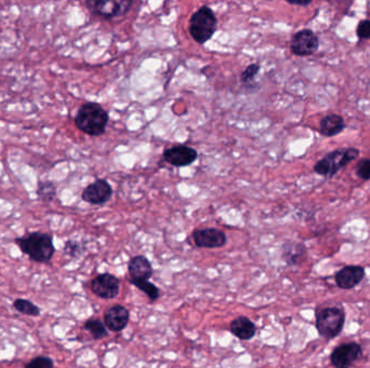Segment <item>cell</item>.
I'll return each mask as SVG.
<instances>
[{
	"label": "cell",
	"mask_w": 370,
	"mask_h": 368,
	"mask_svg": "<svg viewBox=\"0 0 370 368\" xmlns=\"http://www.w3.org/2000/svg\"><path fill=\"white\" fill-rule=\"evenodd\" d=\"M110 115L98 103H85L75 116V126L87 135L100 136L106 133Z\"/></svg>",
	"instance_id": "obj_1"
},
{
	"label": "cell",
	"mask_w": 370,
	"mask_h": 368,
	"mask_svg": "<svg viewBox=\"0 0 370 368\" xmlns=\"http://www.w3.org/2000/svg\"><path fill=\"white\" fill-rule=\"evenodd\" d=\"M346 310L341 304L318 306L315 310V327L322 339L337 338L341 334L346 324Z\"/></svg>",
	"instance_id": "obj_2"
},
{
	"label": "cell",
	"mask_w": 370,
	"mask_h": 368,
	"mask_svg": "<svg viewBox=\"0 0 370 368\" xmlns=\"http://www.w3.org/2000/svg\"><path fill=\"white\" fill-rule=\"evenodd\" d=\"M15 242L22 253H24L35 263H49L55 255L53 237L49 233L35 231L24 237H17Z\"/></svg>",
	"instance_id": "obj_3"
},
{
	"label": "cell",
	"mask_w": 370,
	"mask_h": 368,
	"mask_svg": "<svg viewBox=\"0 0 370 368\" xmlns=\"http://www.w3.org/2000/svg\"><path fill=\"white\" fill-rule=\"evenodd\" d=\"M218 19L211 8L203 6L190 19V34L197 43H207L217 31Z\"/></svg>",
	"instance_id": "obj_4"
},
{
	"label": "cell",
	"mask_w": 370,
	"mask_h": 368,
	"mask_svg": "<svg viewBox=\"0 0 370 368\" xmlns=\"http://www.w3.org/2000/svg\"><path fill=\"white\" fill-rule=\"evenodd\" d=\"M358 156H360V150L357 148H339L326 154L325 157L316 162L314 171L318 175L332 177L340 170L354 161Z\"/></svg>",
	"instance_id": "obj_5"
},
{
	"label": "cell",
	"mask_w": 370,
	"mask_h": 368,
	"mask_svg": "<svg viewBox=\"0 0 370 368\" xmlns=\"http://www.w3.org/2000/svg\"><path fill=\"white\" fill-rule=\"evenodd\" d=\"M364 355L363 347L356 341L344 342L332 349L330 364L334 368H352Z\"/></svg>",
	"instance_id": "obj_6"
},
{
	"label": "cell",
	"mask_w": 370,
	"mask_h": 368,
	"mask_svg": "<svg viewBox=\"0 0 370 368\" xmlns=\"http://www.w3.org/2000/svg\"><path fill=\"white\" fill-rule=\"evenodd\" d=\"M132 5L134 3L131 0H88L86 3L87 8L92 15L106 20L124 17L130 11Z\"/></svg>",
	"instance_id": "obj_7"
},
{
	"label": "cell",
	"mask_w": 370,
	"mask_h": 368,
	"mask_svg": "<svg viewBox=\"0 0 370 368\" xmlns=\"http://www.w3.org/2000/svg\"><path fill=\"white\" fill-rule=\"evenodd\" d=\"M320 47V39L313 31L302 29L292 36L290 51L297 57H308L314 54Z\"/></svg>",
	"instance_id": "obj_8"
},
{
	"label": "cell",
	"mask_w": 370,
	"mask_h": 368,
	"mask_svg": "<svg viewBox=\"0 0 370 368\" xmlns=\"http://www.w3.org/2000/svg\"><path fill=\"white\" fill-rule=\"evenodd\" d=\"M366 269L361 265H348L334 273V283L341 290H353L363 282Z\"/></svg>",
	"instance_id": "obj_9"
},
{
	"label": "cell",
	"mask_w": 370,
	"mask_h": 368,
	"mask_svg": "<svg viewBox=\"0 0 370 368\" xmlns=\"http://www.w3.org/2000/svg\"><path fill=\"white\" fill-rule=\"evenodd\" d=\"M120 279L111 273H102L91 282V290L102 300H114L120 294Z\"/></svg>",
	"instance_id": "obj_10"
},
{
	"label": "cell",
	"mask_w": 370,
	"mask_h": 368,
	"mask_svg": "<svg viewBox=\"0 0 370 368\" xmlns=\"http://www.w3.org/2000/svg\"><path fill=\"white\" fill-rule=\"evenodd\" d=\"M113 188L106 179H97L87 186L82 193V199L92 205H102L112 198Z\"/></svg>",
	"instance_id": "obj_11"
},
{
	"label": "cell",
	"mask_w": 370,
	"mask_h": 368,
	"mask_svg": "<svg viewBox=\"0 0 370 368\" xmlns=\"http://www.w3.org/2000/svg\"><path fill=\"white\" fill-rule=\"evenodd\" d=\"M164 160L177 168L191 165L199 158V152L187 145H176L164 152Z\"/></svg>",
	"instance_id": "obj_12"
},
{
	"label": "cell",
	"mask_w": 370,
	"mask_h": 368,
	"mask_svg": "<svg viewBox=\"0 0 370 368\" xmlns=\"http://www.w3.org/2000/svg\"><path fill=\"white\" fill-rule=\"evenodd\" d=\"M192 237L196 246L201 249H219L227 242V235L215 228L196 229Z\"/></svg>",
	"instance_id": "obj_13"
},
{
	"label": "cell",
	"mask_w": 370,
	"mask_h": 368,
	"mask_svg": "<svg viewBox=\"0 0 370 368\" xmlns=\"http://www.w3.org/2000/svg\"><path fill=\"white\" fill-rule=\"evenodd\" d=\"M129 310L122 304L110 307L104 314V324L112 332H122L129 323Z\"/></svg>",
	"instance_id": "obj_14"
},
{
	"label": "cell",
	"mask_w": 370,
	"mask_h": 368,
	"mask_svg": "<svg viewBox=\"0 0 370 368\" xmlns=\"http://www.w3.org/2000/svg\"><path fill=\"white\" fill-rule=\"evenodd\" d=\"M308 249L306 244L297 241H287L282 246V258L288 266H298L306 259Z\"/></svg>",
	"instance_id": "obj_15"
},
{
	"label": "cell",
	"mask_w": 370,
	"mask_h": 368,
	"mask_svg": "<svg viewBox=\"0 0 370 368\" xmlns=\"http://www.w3.org/2000/svg\"><path fill=\"white\" fill-rule=\"evenodd\" d=\"M128 270H129L131 280L134 281H148L153 276V267H152L151 261L142 255H138L131 258Z\"/></svg>",
	"instance_id": "obj_16"
},
{
	"label": "cell",
	"mask_w": 370,
	"mask_h": 368,
	"mask_svg": "<svg viewBox=\"0 0 370 368\" xmlns=\"http://www.w3.org/2000/svg\"><path fill=\"white\" fill-rule=\"evenodd\" d=\"M229 330L239 339L250 340L256 336L257 326L250 318L239 316L231 322Z\"/></svg>",
	"instance_id": "obj_17"
},
{
	"label": "cell",
	"mask_w": 370,
	"mask_h": 368,
	"mask_svg": "<svg viewBox=\"0 0 370 368\" xmlns=\"http://www.w3.org/2000/svg\"><path fill=\"white\" fill-rule=\"evenodd\" d=\"M346 128L344 119L340 115L329 114L320 120V132L326 138H332L341 133Z\"/></svg>",
	"instance_id": "obj_18"
},
{
	"label": "cell",
	"mask_w": 370,
	"mask_h": 368,
	"mask_svg": "<svg viewBox=\"0 0 370 368\" xmlns=\"http://www.w3.org/2000/svg\"><path fill=\"white\" fill-rule=\"evenodd\" d=\"M84 328L88 330L91 336L96 340L103 339L108 336L106 324H103L102 321L99 320V318H91V320L87 321L86 323L84 324Z\"/></svg>",
	"instance_id": "obj_19"
},
{
	"label": "cell",
	"mask_w": 370,
	"mask_h": 368,
	"mask_svg": "<svg viewBox=\"0 0 370 368\" xmlns=\"http://www.w3.org/2000/svg\"><path fill=\"white\" fill-rule=\"evenodd\" d=\"M36 193L41 201L51 202L55 199V195H57V188H55V185L52 182H39Z\"/></svg>",
	"instance_id": "obj_20"
},
{
	"label": "cell",
	"mask_w": 370,
	"mask_h": 368,
	"mask_svg": "<svg viewBox=\"0 0 370 368\" xmlns=\"http://www.w3.org/2000/svg\"><path fill=\"white\" fill-rule=\"evenodd\" d=\"M13 307L15 310L19 311L20 314H25V316H41V309L38 306L33 304L27 300H22V298H17L13 302Z\"/></svg>",
	"instance_id": "obj_21"
},
{
	"label": "cell",
	"mask_w": 370,
	"mask_h": 368,
	"mask_svg": "<svg viewBox=\"0 0 370 368\" xmlns=\"http://www.w3.org/2000/svg\"><path fill=\"white\" fill-rule=\"evenodd\" d=\"M131 284H134V286L138 288V290H142L146 296L150 298V300L152 302H156V300L159 298V288L156 286L153 283L148 282V281H134L130 280Z\"/></svg>",
	"instance_id": "obj_22"
},
{
	"label": "cell",
	"mask_w": 370,
	"mask_h": 368,
	"mask_svg": "<svg viewBox=\"0 0 370 368\" xmlns=\"http://www.w3.org/2000/svg\"><path fill=\"white\" fill-rule=\"evenodd\" d=\"M24 368H55V363L49 356L39 355L31 360Z\"/></svg>",
	"instance_id": "obj_23"
},
{
	"label": "cell",
	"mask_w": 370,
	"mask_h": 368,
	"mask_svg": "<svg viewBox=\"0 0 370 368\" xmlns=\"http://www.w3.org/2000/svg\"><path fill=\"white\" fill-rule=\"evenodd\" d=\"M260 71V65L259 64H251L245 69L241 75V81L243 84H250L253 82L255 78H256L257 75L259 74Z\"/></svg>",
	"instance_id": "obj_24"
},
{
	"label": "cell",
	"mask_w": 370,
	"mask_h": 368,
	"mask_svg": "<svg viewBox=\"0 0 370 368\" xmlns=\"http://www.w3.org/2000/svg\"><path fill=\"white\" fill-rule=\"evenodd\" d=\"M64 252L72 257H78L84 252L82 244L74 240H69L65 243Z\"/></svg>",
	"instance_id": "obj_25"
},
{
	"label": "cell",
	"mask_w": 370,
	"mask_h": 368,
	"mask_svg": "<svg viewBox=\"0 0 370 368\" xmlns=\"http://www.w3.org/2000/svg\"><path fill=\"white\" fill-rule=\"evenodd\" d=\"M356 174L358 177L362 178L363 181H369L370 179V159L362 160L356 166Z\"/></svg>",
	"instance_id": "obj_26"
},
{
	"label": "cell",
	"mask_w": 370,
	"mask_h": 368,
	"mask_svg": "<svg viewBox=\"0 0 370 368\" xmlns=\"http://www.w3.org/2000/svg\"><path fill=\"white\" fill-rule=\"evenodd\" d=\"M356 34L360 39H370V20L360 22L356 29Z\"/></svg>",
	"instance_id": "obj_27"
},
{
	"label": "cell",
	"mask_w": 370,
	"mask_h": 368,
	"mask_svg": "<svg viewBox=\"0 0 370 368\" xmlns=\"http://www.w3.org/2000/svg\"><path fill=\"white\" fill-rule=\"evenodd\" d=\"M311 3H312L311 0H306V1H289L288 0L289 5L300 6V7H308Z\"/></svg>",
	"instance_id": "obj_28"
}]
</instances>
